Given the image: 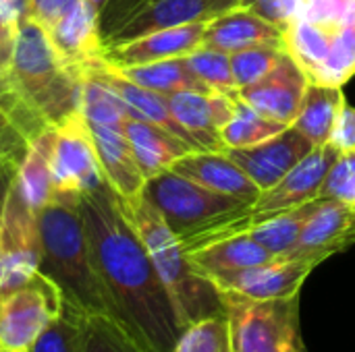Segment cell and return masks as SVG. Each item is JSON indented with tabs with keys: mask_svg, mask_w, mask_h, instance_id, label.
Instances as JSON below:
<instances>
[{
	"mask_svg": "<svg viewBox=\"0 0 355 352\" xmlns=\"http://www.w3.org/2000/svg\"><path fill=\"white\" fill-rule=\"evenodd\" d=\"M40 272L60 290L62 305L83 315H112V305L94 263L79 199L54 197L40 210Z\"/></svg>",
	"mask_w": 355,
	"mask_h": 352,
	"instance_id": "2",
	"label": "cell"
},
{
	"mask_svg": "<svg viewBox=\"0 0 355 352\" xmlns=\"http://www.w3.org/2000/svg\"><path fill=\"white\" fill-rule=\"evenodd\" d=\"M79 0H27V17L42 29L50 31L56 21Z\"/></svg>",
	"mask_w": 355,
	"mask_h": 352,
	"instance_id": "38",
	"label": "cell"
},
{
	"mask_svg": "<svg viewBox=\"0 0 355 352\" xmlns=\"http://www.w3.org/2000/svg\"><path fill=\"white\" fill-rule=\"evenodd\" d=\"M96 68L102 73V77L114 87V91L121 95V100L125 102L127 110H129V116L131 118H137V120H146V122H152V124H158L166 131H171L173 135L185 139L187 143H191L196 149L198 143L179 127V122L173 118L171 110H168V102H166V95H160L156 91H150L133 81H129L127 77H123L104 56L100 60H96Z\"/></svg>",
	"mask_w": 355,
	"mask_h": 352,
	"instance_id": "25",
	"label": "cell"
},
{
	"mask_svg": "<svg viewBox=\"0 0 355 352\" xmlns=\"http://www.w3.org/2000/svg\"><path fill=\"white\" fill-rule=\"evenodd\" d=\"M185 62L191 68V73L204 85H208L212 91L227 93V95H237V85H235V79H233L231 54L229 52L202 46L196 52L187 54Z\"/></svg>",
	"mask_w": 355,
	"mask_h": 352,
	"instance_id": "34",
	"label": "cell"
},
{
	"mask_svg": "<svg viewBox=\"0 0 355 352\" xmlns=\"http://www.w3.org/2000/svg\"><path fill=\"white\" fill-rule=\"evenodd\" d=\"M262 0H239V6L241 8H254V6H258Z\"/></svg>",
	"mask_w": 355,
	"mask_h": 352,
	"instance_id": "45",
	"label": "cell"
},
{
	"mask_svg": "<svg viewBox=\"0 0 355 352\" xmlns=\"http://www.w3.org/2000/svg\"><path fill=\"white\" fill-rule=\"evenodd\" d=\"M96 154L106 183L121 199H133L144 193L146 176L133 156L131 143L123 129L89 124Z\"/></svg>",
	"mask_w": 355,
	"mask_h": 352,
	"instance_id": "22",
	"label": "cell"
},
{
	"mask_svg": "<svg viewBox=\"0 0 355 352\" xmlns=\"http://www.w3.org/2000/svg\"><path fill=\"white\" fill-rule=\"evenodd\" d=\"M206 23L208 21L171 27V29H158L127 41L108 44L104 48V58L116 66H133V64L187 56L198 48H202Z\"/></svg>",
	"mask_w": 355,
	"mask_h": 352,
	"instance_id": "17",
	"label": "cell"
},
{
	"mask_svg": "<svg viewBox=\"0 0 355 352\" xmlns=\"http://www.w3.org/2000/svg\"><path fill=\"white\" fill-rule=\"evenodd\" d=\"M79 89V112L89 124L123 129L129 118V110L114 87L96 68V62L85 66L81 73Z\"/></svg>",
	"mask_w": 355,
	"mask_h": 352,
	"instance_id": "28",
	"label": "cell"
},
{
	"mask_svg": "<svg viewBox=\"0 0 355 352\" xmlns=\"http://www.w3.org/2000/svg\"><path fill=\"white\" fill-rule=\"evenodd\" d=\"M237 95L218 91H179L166 95L168 110L200 149L220 151V129L233 116Z\"/></svg>",
	"mask_w": 355,
	"mask_h": 352,
	"instance_id": "16",
	"label": "cell"
},
{
	"mask_svg": "<svg viewBox=\"0 0 355 352\" xmlns=\"http://www.w3.org/2000/svg\"><path fill=\"white\" fill-rule=\"evenodd\" d=\"M48 127L21 98L10 79L0 77V172L19 170L31 141Z\"/></svg>",
	"mask_w": 355,
	"mask_h": 352,
	"instance_id": "19",
	"label": "cell"
},
{
	"mask_svg": "<svg viewBox=\"0 0 355 352\" xmlns=\"http://www.w3.org/2000/svg\"><path fill=\"white\" fill-rule=\"evenodd\" d=\"M171 170L177 174L233 199L254 203L260 197V189L248 178V174L220 149H196L179 158Z\"/></svg>",
	"mask_w": 355,
	"mask_h": 352,
	"instance_id": "20",
	"label": "cell"
},
{
	"mask_svg": "<svg viewBox=\"0 0 355 352\" xmlns=\"http://www.w3.org/2000/svg\"><path fill=\"white\" fill-rule=\"evenodd\" d=\"M308 83L310 79L302 66L291 58L289 52H285L279 64L266 77L237 89V98H241L264 116L291 127L302 108Z\"/></svg>",
	"mask_w": 355,
	"mask_h": 352,
	"instance_id": "13",
	"label": "cell"
},
{
	"mask_svg": "<svg viewBox=\"0 0 355 352\" xmlns=\"http://www.w3.org/2000/svg\"><path fill=\"white\" fill-rule=\"evenodd\" d=\"M19 27H4L0 25V77L8 73L10 60H12V48L17 39Z\"/></svg>",
	"mask_w": 355,
	"mask_h": 352,
	"instance_id": "42",
	"label": "cell"
},
{
	"mask_svg": "<svg viewBox=\"0 0 355 352\" xmlns=\"http://www.w3.org/2000/svg\"><path fill=\"white\" fill-rule=\"evenodd\" d=\"M287 52V46L277 44H264V46H252L245 50H237L231 54V71L237 89L248 87L262 77H266L283 58Z\"/></svg>",
	"mask_w": 355,
	"mask_h": 352,
	"instance_id": "35",
	"label": "cell"
},
{
	"mask_svg": "<svg viewBox=\"0 0 355 352\" xmlns=\"http://www.w3.org/2000/svg\"><path fill=\"white\" fill-rule=\"evenodd\" d=\"M264 44L287 46L285 33L270 21L260 17L256 10L235 6L206 23L202 46L233 54L237 50Z\"/></svg>",
	"mask_w": 355,
	"mask_h": 352,
	"instance_id": "21",
	"label": "cell"
},
{
	"mask_svg": "<svg viewBox=\"0 0 355 352\" xmlns=\"http://www.w3.org/2000/svg\"><path fill=\"white\" fill-rule=\"evenodd\" d=\"M316 145L295 127H287L279 135L250 147L223 149L260 189L268 191L285 174H289Z\"/></svg>",
	"mask_w": 355,
	"mask_h": 352,
	"instance_id": "12",
	"label": "cell"
},
{
	"mask_svg": "<svg viewBox=\"0 0 355 352\" xmlns=\"http://www.w3.org/2000/svg\"><path fill=\"white\" fill-rule=\"evenodd\" d=\"M15 174H17V170H2L0 172V224H2V212H4L6 193L10 189V183H12Z\"/></svg>",
	"mask_w": 355,
	"mask_h": 352,
	"instance_id": "43",
	"label": "cell"
},
{
	"mask_svg": "<svg viewBox=\"0 0 355 352\" xmlns=\"http://www.w3.org/2000/svg\"><path fill=\"white\" fill-rule=\"evenodd\" d=\"M287 124L272 120L245 104L241 98H235L233 116L227 120V124L220 129V145L223 149H235V147H250L258 145L281 131H285Z\"/></svg>",
	"mask_w": 355,
	"mask_h": 352,
	"instance_id": "31",
	"label": "cell"
},
{
	"mask_svg": "<svg viewBox=\"0 0 355 352\" xmlns=\"http://www.w3.org/2000/svg\"><path fill=\"white\" fill-rule=\"evenodd\" d=\"M89 4H92V8L98 12V17H100V12L104 10V6L108 4V0H89Z\"/></svg>",
	"mask_w": 355,
	"mask_h": 352,
	"instance_id": "44",
	"label": "cell"
},
{
	"mask_svg": "<svg viewBox=\"0 0 355 352\" xmlns=\"http://www.w3.org/2000/svg\"><path fill=\"white\" fill-rule=\"evenodd\" d=\"M220 295L231 324V352H302L300 295L277 301Z\"/></svg>",
	"mask_w": 355,
	"mask_h": 352,
	"instance_id": "7",
	"label": "cell"
},
{
	"mask_svg": "<svg viewBox=\"0 0 355 352\" xmlns=\"http://www.w3.org/2000/svg\"><path fill=\"white\" fill-rule=\"evenodd\" d=\"M144 197L156 207L166 226L183 243L239 216L252 203L214 193L175 170H164L146 180Z\"/></svg>",
	"mask_w": 355,
	"mask_h": 352,
	"instance_id": "6",
	"label": "cell"
},
{
	"mask_svg": "<svg viewBox=\"0 0 355 352\" xmlns=\"http://www.w3.org/2000/svg\"><path fill=\"white\" fill-rule=\"evenodd\" d=\"M0 352H4V351H0Z\"/></svg>",
	"mask_w": 355,
	"mask_h": 352,
	"instance_id": "47",
	"label": "cell"
},
{
	"mask_svg": "<svg viewBox=\"0 0 355 352\" xmlns=\"http://www.w3.org/2000/svg\"><path fill=\"white\" fill-rule=\"evenodd\" d=\"M320 199H337L355 207V151L341 154L320 191Z\"/></svg>",
	"mask_w": 355,
	"mask_h": 352,
	"instance_id": "37",
	"label": "cell"
},
{
	"mask_svg": "<svg viewBox=\"0 0 355 352\" xmlns=\"http://www.w3.org/2000/svg\"><path fill=\"white\" fill-rule=\"evenodd\" d=\"M60 311V290L40 270L23 284L0 293V351L27 352Z\"/></svg>",
	"mask_w": 355,
	"mask_h": 352,
	"instance_id": "8",
	"label": "cell"
},
{
	"mask_svg": "<svg viewBox=\"0 0 355 352\" xmlns=\"http://www.w3.org/2000/svg\"><path fill=\"white\" fill-rule=\"evenodd\" d=\"M329 143L339 154L355 151V106H349L347 102L343 104V108H341V112H339V116L335 120Z\"/></svg>",
	"mask_w": 355,
	"mask_h": 352,
	"instance_id": "39",
	"label": "cell"
},
{
	"mask_svg": "<svg viewBox=\"0 0 355 352\" xmlns=\"http://www.w3.org/2000/svg\"><path fill=\"white\" fill-rule=\"evenodd\" d=\"M285 44L312 83L343 87L355 75V0H302Z\"/></svg>",
	"mask_w": 355,
	"mask_h": 352,
	"instance_id": "3",
	"label": "cell"
},
{
	"mask_svg": "<svg viewBox=\"0 0 355 352\" xmlns=\"http://www.w3.org/2000/svg\"><path fill=\"white\" fill-rule=\"evenodd\" d=\"M112 66L129 81L150 91H156L160 95H173L179 91H212L191 73V68L185 62V56L158 60V62H146V64H133V66H116V64Z\"/></svg>",
	"mask_w": 355,
	"mask_h": 352,
	"instance_id": "30",
	"label": "cell"
},
{
	"mask_svg": "<svg viewBox=\"0 0 355 352\" xmlns=\"http://www.w3.org/2000/svg\"><path fill=\"white\" fill-rule=\"evenodd\" d=\"M83 352H146L131 334L108 315H87Z\"/></svg>",
	"mask_w": 355,
	"mask_h": 352,
	"instance_id": "36",
	"label": "cell"
},
{
	"mask_svg": "<svg viewBox=\"0 0 355 352\" xmlns=\"http://www.w3.org/2000/svg\"><path fill=\"white\" fill-rule=\"evenodd\" d=\"M320 203L322 199H314L300 207L266 216L258 220L256 224H252L243 234L252 237L258 245H262L275 257H285L295 249L304 226L308 224V220L312 218V214L318 210Z\"/></svg>",
	"mask_w": 355,
	"mask_h": 352,
	"instance_id": "29",
	"label": "cell"
},
{
	"mask_svg": "<svg viewBox=\"0 0 355 352\" xmlns=\"http://www.w3.org/2000/svg\"><path fill=\"white\" fill-rule=\"evenodd\" d=\"M355 245V207L337 201L322 199L302 230L295 249L285 257L306 259L316 266Z\"/></svg>",
	"mask_w": 355,
	"mask_h": 352,
	"instance_id": "14",
	"label": "cell"
},
{
	"mask_svg": "<svg viewBox=\"0 0 355 352\" xmlns=\"http://www.w3.org/2000/svg\"><path fill=\"white\" fill-rule=\"evenodd\" d=\"M185 253L191 266L208 280L218 274L254 268V266L275 259L270 251H266L248 234H233V237H225L218 241H210Z\"/></svg>",
	"mask_w": 355,
	"mask_h": 352,
	"instance_id": "24",
	"label": "cell"
},
{
	"mask_svg": "<svg viewBox=\"0 0 355 352\" xmlns=\"http://www.w3.org/2000/svg\"><path fill=\"white\" fill-rule=\"evenodd\" d=\"M314 268L318 266L306 259L275 257L254 268L218 274L210 282L218 293H231L252 301H277L300 295Z\"/></svg>",
	"mask_w": 355,
	"mask_h": 352,
	"instance_id": "11",
	"label": "cell"
},
{
	"mask_svg": "<svg viewBox=\"0 0 355 352\" xmlns=\"http://www.w3.org/2000/svg\"><path fill=\"white\" fill-rule=\"evenodd\" d=\"M52 143H54V127H48L40 133L23 158L15 185L21 191L23 199L40 214L54 199V178H52Z\"/></svg>",
	"mask_w": 355,
	"mask_h": 352,
	"instance_id": "26",
	"label": "cell"
},
{
	"mask_svg": "<svg viewBox=\"0 0 355 352\" xmlns=\"http://www.w3.org/2000/svg\"><path fill=\"white\" fill-rule=\"evenodd\" d=\"M173 352H231L229 315H210L183 328Z\"/></svg>",
	"mask_w": 355,
	"mask_h": 352,
	"instance_id": "33",
	"label": "cell"
},
{
	"mask_svg": "<svg viewBox=\"0 0 355 352\" xmlns=\"http://www.w3.org/2000/svg\"><path fill=\"white\" fill-rule=\"evenodd\" d=\"M302 352H310L308 349H306V344H304V349H302Z\"/></svg>",
	"mask_w": 355,
	"mask_h": 352,
	"instance_id": "46",
	"label": "cell"
},
{
	"mask_svg": "<svg viewBox=\"0 0 355 352\" xmlns=\"http://www.w3.org/2000/svg\"><path fill=\"white\" fill-rule=\"evenodd\" d=\"M345 104L343 87L324 85V83H308L302 108L291 127H295L306 139L314 145H324L331 139L335 120Z\"/></svg>",
	"mask_w": 355,
	"mask_h": 352,
	"instance_id": "27",
	"label": "cell"
},
{
	"mask_svg": "<svg viewBox=\"0 0 355 352\" xmlns=\"http://www.w3.org/2000/svg\"><path fill=\"white\" fill-rule=\"evenodd\" d=\"M42 261L40 214L10 183L0 224V293L29 280Z\"/></svg>",
	"mask_w": 355,
	"mask_h": 352,
	"instance_id": "10",
	"label": "cell"
},
{
	"mask_svg": "<svg viewBox=\"0 0 355 352\" xmlns=\"http://www.w3.org/2000/svg\"><path fill=\"white\" fill-rule=\"evenodd\" d=\"M87 315L62 305L60 315L37 336L27 352H83Z\"/></svg>",
	"mask_w": 355,
	"mask_h": 352,
	"instance_id": "32",
	"label": "cell"
},
{
	"mask_svg": "<svg viewBox=\"0 0 355 352\" xmlns=\"http://www.w3.org/2000/svg\"><path fill=\"white\" fill-rule=\"evenodd\" d=\"M300 4H302V0H262L252 10H256L260 17H264L266 21L277 25L285 33V29L289 27V23L293 21V17L300 10Z\"/></svg>",
	"mask_w": 355,
	"mask_h": 352,
	"instance_id": "40",
	"label": "cell"
},
{
	"mask_svg": "<svg viewBox=\"0 0 355 352\" xmlns=\"http://www.w3.org/2000/svg\"><path fill=\"white\" fill-rule=\"evenodd\" d=\"M119 201L148 249V255L175 303L183 328L204 317L227 313V305L218 288L191 266L181 241L166 226L156 207L144 197V193L133 199L119 197Z\"/></svg>",
	"mask_w": 355,
	"mask_h": 352,
	"instance_id": "4",
	"label": "cell"
},
{
	"mask_svg": "<svg viewBox=\"0 0 355 352\" xmlns=\"http://www.w3.org/2000/svg\"><path fill=\"white\" fill-rule=\"evenodd\" d=\"M48 35L60 60L77 75L104 56L100 17L92 8L89 0H79L71 6L48 31Z\"/></svg>",
	"mask_w": 355,
	"mask_h": 352,
	"instance_id": "18",
	"label": "cell"
},
{
	"mask_svg": "<svg viewBox=\"0 0 355 352\" xmlns=\"http://www.w3.org/2000/svg\"><path fill=\"white\" fill-rule=\"evenodd\" d=\"M6 77L50 127L79 112L81 77L60 60L48 31L29 17L19 23Z\"/></svg>",
	"mask_w": 355,
	"mask_h": 352,
	"instance_id": "5",
	"label": "cell"
},
{
	"mask_svg": "<svg viewBox=\"0 0 355 352\" xmlns=\"http://www.w3.org/2000/svg\"><path fill=\"white\" fill-rule=\"evenodd\" d=\"M235 6H239V0H146L137 12H133L129 21L108 37L106 46L127 41L158 29L210 21Z\"/></svg>",
	"mask_w": 355,
	"mask_h": 352,
	"instance_id": "15",
	"label": "cell"
},
{
	"mask_svg": "<svg viewBox=\"0 0 355 352\" xmlns=\"http://www.w3.org/2000/svg\"><path fill=\"white\" fill-rule=\"evenodd\" d=\"M123 131L131 143L133 156H135L146 180L164 170H171V166L179 158H183L189 151H196V147L191 143H187L185 139L173 135L171 131H166L158 124L146 122V120H137V118L129 116L125 120Z\"/></svg>",
	"mask_w": 355,
	"mask_h": 352,
	"instance_id": "23",
	"label": "cell"
},
{
	"mask_svg": "<svg viewBox=\"0 0 355 352\" xmlns=\"http://www.w3.org/2000/svg\"><path fill=\"white\" fill-rule=\"evenodd\" d=\"M54 197L81 199L106 185L92 131L81 112L54 127L52 143Z\"/></svg>",
	"mask_w": 355,
	"mask_h": 352,
	"instance_id": "9",
	"label": "cell"
},
{
	"mask_svg": "<svg viewBox=\"0 0 355 352\" xmlns=\"http://www.w3.org/2000/svg\"><path fill=\"white\" fill-rule=\"evenodd\" d=\"M79 212L114 319L146 352H173L183 332L175 303L110 185L83 195Z\"/></svg>",
	"mask_w": 355,
	"mask_h": 352,
	"instance_id": "1",
	"label": "cell"
},
{
	"mask_svg": "<svg viewBox=\"0 0 355 352\" xmlns=\"http://www.w3.org/2000/svg\"><path fill=\"white\" fill-rule=\"evenodd\" d=\"M27 17V0H0V25L19 27Z\"/></svg>",
	"mask_w": 355,
	"mask_h": 352,
	"instance_id": "41",
	"label": "cell"
}]
</instances>
